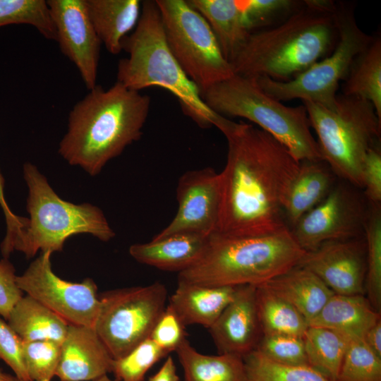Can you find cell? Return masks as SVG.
I'll return each mask as SVG.
<instances>
[{
    "label": "cell",
    "mask_w": 381,
    "mask_h": 381,
    "mask_svg": "<svg viewBox=\"0 0 381 381\" xmlns=\"http://www.w3.org/2000/svg\"><path fill=\"white\" fill-rule=\"evenodd\" d=\"M76 102L58 152L70 164L92 176L140 139L150 97L116 81L107 89L97 85Z\"/></svg>",
    "instance_id": "cell-3"
},
{
    "label": "cell",
    "mask_w": 381,
    "mask_h": 381,
    "mask_svg": "<svg viewBox=\"0 0 381 381\" xmlns=\"http://www.w3.org/2000/svg\"><path fill=\"white\" fill-rule=\"evenodd\" d=\"M213 112L257 124L284 145L298 162L322 159L303 104L284 105L266 94L255 79L234 74L201 94Z\"/></svg>",
    "instance_id": "cell-7"
},
{
    "label": "cell",
    "mask_w": 381,
    "mask_h": 381,
    "mask_svg": "<svg viewBox=\"0 0 381 381\" xmlns=\"http://www.w3.org/2000/svg\"><path fill=\"white\" fill-rule=\"evenodd\" d=\"M209 329L219 353L243 358L255 350L262 335L256 286H236L232 300Z\"/></svg>",
    "instance_id": "cell-17"
},
{
    "label": "cell",
    "mask_w": 381,
    "mask_h": 381,
    "mask_svg": "<svg viewBox=\"0 0 381 381\" xmlns=\"http://www.w3.org/2000/svg\"><path fill=\"white\" fill-rule=\"evenodd\" d=\"M302 102L317 135L321 159L338 179L362 190L365 157L381 138V119L373 104L341 93L337 95L334 109Z\"/></svg>",
    "instance_id": "cell-8"
},
{
    "label": "cell",
    "mask_w": 381,
    "mask_h": 381,
    "mask_svg": "<svg viewBox=\"0 0 381 381\" xmlns=\"http://www.w3.org/2000/svg\"><path fill=\"white\" fill-rule=\"evenodd\" d=\"M303 340L309 366L337 381L349 339L327 328L308 326Z\"/></svg>",
    "instance_id": "cell-29"
},
{
    "label": "cell",
    "mask_w": 381,
    "mask_h": 381,
    "mask_svg": "<svg viewBox=\"0 0 381 381\" xmlns=\"http://www.w3.org/2000/svg\"><path fill=\"white\" fill-rule=\"evenodd\" d=\"M337 381H381V358L363 339H350Z\"/></svg>",
    "instance_id": "cell-34"
},
{
    "label": "cell",
    "mask_w": 381,
    "mask_h": 381,
    "mask_svg": "<svg viewBox=\"0 0 381 381\" xmlns=\"http://www.w3.org/2000/svg\"><path fill=\"white\" fill-rule=\"evenodd\" d=\"M187 1L207 21L224 58L231 64L251 33L243 19L241 1Z\"/></svg>",
    "instance_id": "cell-25"
},
{
    "label": "cell",
    "mask_w": 381,
    "mask_h": 381,
    "mask_svg": "<svg viewBox=\"0 0 381 381\" xmlns=\"http://www.w3.org/2000/svg\"><path fill=\"white\" fill-rule=\"evenodd\" d=\"M184 325L168 305L156 325L150 338L169 353L175 351L186 338Z\"/></svg>",
    "instance_id": "cell-40"
},
{
    "label": "cell",
    "mask_w": 381,
    "mask_h": 381,
    "mask_svg": "<svg viewBox=\"0 0 381 381\" xmlns=\"http://www.w3.org/2000/svg\"><path fill=\"white\" fill-rule=\"evenodd\" d=\"M246 381H333L310 366L274 362L256 349L243 357Z\"/></svg>",
    "instance_id": "cell-33"
},
{
    "label": "cell",
    "mask_w": 381,
    "mask_h": 381,
    "mask_svg": "<svg viewBox=\"0 0 381 381\" xmlns=\"http://www.w3.org/2000/svg\"><path fill=\"white\" fill-rule=\"evenodd\" d=\"M256 303L262 334L303 337L308 322L289 302L264 285H259L256 286Z\"/></svg>",
    "instance_id": "cell-30"
},
{
    "label": "cell",
    "mask_w": 381,
    "mask_h": 381,
    "mask_svg": "<svg viewBox=\"0 0 381 381\" xmlns=\"http://www.w3.org/2000/svg\"><path fill=\"white\" fill-rule=\"evenodd\" d=\"M362 190L369 204H381V148L380 144L368 151L362 167Z\"/></svg>",
    "instance_id": "cell-41"
},
{
    "label": "cell",
    "mask_w": 381,
    "mask_h": 381,
    "mask_svg": "<svg viewBox=\"0 0 381 381\" xmlns=\"http://www.w3.org/2000/svg\"><path fill=\"white\" fill-rule=\"evenodd\" d=\"M183 371L184 381H246L242 356L219 353L207 355L198 351L186 338L176 349Z\"/></svg>",
    "instance_id": "cell-26"
},
{
    "label": "cell",
    "mask_w": 381,
    "mask_h": 381,
    "mask_svg": "<svg viewBox=\"0 0 381 381\" xmlns=\"http://www.w3.org/2000/svg\"><path fill=\"white\" fill-rule=\"evenodd\" d=\"M62 54L77 68L88 90L97 85L101 42L85 0H48Z\"/></svg>",
    "instance_id": "cell-15"
},
{
    "label": "cell",
    "mask_w": 381,
    "mask_h": 381,
    "mask_svg": "<svg viewBox=\"0 0 381 381\" xmlns=\"http://www.w3.org/2000/svg\"><path fill=\"white\" fill-rule=\"evenodd\" d=\"M99 298L94 328L111 357L118 359L150 338L167 307V290L155 282L108 291Z\"/></svg>",
    "instance_id": "cell-11"
},
{
    "label": "cell",
    "mask_w": 381,
    "mask_h": 381,
    "mask_svg": "<svg viewBox=\"0 0 381 381\" xmlns=\"http://www.w3.org/2000/svg\"><path fill=\"white\" fill-rule=\"evenodd\" d=\"M167 44L186 76L201 94L212 85L232 76L205 18L184 0H155Z\"/></svg>",
    "instance_id": "cell-10"
},
{
    "label": "cell",
    "mask_w": 381,
    "mask_h": 381,
    "mask_svg": "<svg viewBox=\"0 0 381 381\" xmlns=\"http://www.w3.org/2000/svg\"><path fill=\"white\" fill-rule=\"evenodd\" d=\"M261 285L292 305L308 325L334 294L318 276L298 265Z\"/></svg>",
    "instance_id": "cell-23"
},
{
    "label": "cell",
    "mask_w": 381,
    "mask_h": 381,
    "mask_svg": "<svg viewBox=\"0 0 381 381\" xmlns=\"http://www.w3.org/2000/svg\"><path fill=\"white\" fill-rule=\"evenodd\" d=\"M212 126L228 145L226 162L219 172L221 207L214 234L260 236L288 227L284 205L300 162L273 136L250 123L216 114Z\"/></svg>",
    "instance_id": "cell-1"
},
{
    "label": "cell",
    "mask_w": 381,
    "mask_h": 381,
    "mask_svg": "<svg viewBox=\"0 0 381 381\" xmlns=\"http://www.w3.org/2000/svg\"><path fill=\"white\" fill-rule=\"evenodd\" d=\"M15 375L8 374L0 370V381H19Z\"/></svg>",
    "instance_id": "cell-46"
},
{
    "label": "cell",
    "mask_w": 381,
    "mask_h": 381,
    "mask_svg": "<svg viewBox=\"0 0 381 381\" xmlns=\"http://www.w3.org/2000/svg\"><path fill=\"white\" fill-rule=\"evenodd\" d=\"M337 13L339 39L332 52L289 81L255 79L266 94L282 102L298 99L329 109L335 108L339 83L344 81L353 59L373 37L359 27L353 5L338 1Z\"/></svg>",
    "instance_id": "cell-9"
},
{
    "label": "cell",
    "mask_w": 381,
    "mask_h": 381,
    "mask_svg": "<svg viewBox=\"0 0 381 381\" xmlns=\"http://www.w3.org/2000/svg\"><path fill=\"white\" fill-rule=\"evenodd\" d=\"M13 265L8 258L0 260V315L7 321L16 304L23 296V291L17 284Z\"/></svg>",
    "instance_id": "cell-42"
},
{
    "label": "cell",
    "mask_w": 381,
    "mask_h": 381,
    "mask_svg": "<svg viewBox=\"0 0 381 381\" xmlns=\"http://www.w3.org/2000/svg\"><path fill=\"white\" fill-rule=\"evenodd\" d=\"M92 26L107 50L117 55L121 42L133 30L141 14L139 0H85Z\"/></svg>",
    "instance_id": "cell-24"
},
{
    "label": "cell",
    "mask_w": 381,
    "mask_h": 381,
    "mask_svg": "<svg viewBox=\"0 0 381 381\" xmlns=\"http://www.w3.org/2000/svg\"><path fill=\"white\" fill-rule=\"evenodd\" d=\"M8 325L24 341L52 340L62 343L68 324L46 306L26 295L12 309Z\"/></svg>",
    "instance_id": "cell-27"
},
{
    "label": "cell",
    "mask_w": 381,
    "mask_h": 381,
    "mask_svg": "<svg viewBox=\"0 0 381 381\" xmlns=\"http://www.w3.org/2000/svg\"><path fill=\"white\" fill-rule=\"evenodd\" d=\"M379 320L380 312L363 294H334L308 325L332 329L349 340L363 339Z\"/></svg>",
    "instance_id": "cell-22"
},
{
    "label": "cell",
    "mask_w": 381,
    "mask_h": 381,
    "mask_svg": "<svg viewBox=\"0 0 381 381\" xmlns=\"http://www.w3.org/2000/svg\"><path fill=\"white\" fill-rule=\"evenodd\" d=\"M209 237L196 234H176L153 238L147 243L133 244L128 251L140 263L179 273L200 259L207 248Z\"/></svg>",
    "instance_id": "cell-19"
},
{
    "label": "cell",
    "mask_w": 381,
    "mask_h": 381,
    "mask_svg": "<svg viewBox=\"0 0 381 381\" xmlns=\"http://www.w3.org/2000/svg\"><path fill=\"white\" fill-rule=\"evenodd\" d=\"M19 381H21V380H19Z\"/></svg>",
    "instance_id": "cell-48"
},
{
    "label": "cell",
    "mask_w": 381,
    "mask_h": 381,
    "mask_svg": "<svg viewBox=\"0 0 381 381\" xmlns=\"http://www.w3.org/2000/svg\"><path fill=\"white\" fill-rule=\"evenodd\" d=\"M236 288L178 280L168 305L184 326L200 325L210 328L232 300Z\"/></svg>",
    "instance_id": "cell-21"
},
{
    "label": "cell",
    "mask_w": 381,
    "mask_h": 381,
    "mask_svg": "<svg viewBox=\"0 0 381 381\" xmlns=\"http://www.w3.org/2000/svg\"><path fill=\"white\" fill-rule=\"evenodd\" d=\"M306 251L289 227L251 236L213 234L200 259L179 273V281L208 286H259L296 266Z\"/></svg>",
    "instance_id": "cell-4"
},
{
    "label": "cell",
    "mask_w": 381,
    "mask_h": 381,
    "mask_svg": "<svg viewBox=\"0 0 381 381\" xmlns=\"http://www.w3.org/2000/svg\"><path fill=\"white\" fill-rule=\"evenodd\" d=\"M61 344L52 340L23 342V357L32 381H52L56 376Z\"/></svg>",
    "instance_id": "cell-36"
},
{
    "label": "cell",
    "mask_w": 381,
    "mask_h": 381,
    "mask_svg": "<svg viewBox=\"0 0 381 381\" xmlns=\"http://www.w3.org/2000/svg\"><path fill=\"white\" fill-rule=\"evenodd\" d=\"M363 341L373 353L381 358V320L365 332Z\"/></svg>",
    "instance_id": "cell-44"
},
{
    "label": "cell",
    "mask_w": 381,
    "mask_h": 381,
    "mask_svg": "<svg viewBox=\"0 0 381 381\" xmlns=\"http://www.w3.org/2000/svg\"><path fill=\"white\" fill-rule=\"evenodd\" d=\"M337 177L322 159L300 162L284 205L286 224L291 229L308 212L329 194Z\"/></svg>",
    "instance_id": "cell-20"
},
{
    "label": "cell",
    "mask_w": 381,
    "mask_h": 381,
    "mask_svg": "<svg viewBox=\"0 0 381 381\" xmlns=\"http://www.w3.org/2000/svg\"><path fill=\"white\" fill-rule=\"evenodd\" d=\"M176 199L175 217L154 238L176 234L210 236L217 231L221 207L219 173L212 167L185 172L178 181Z\"/></svg>",
    "instance_id": "cell-14"
},
{
    "label": "cell",
    "mask_w": 381,
    "mask_h": 381,
    "mask_svg": "<svg viewBox=\"0 0 381 381\" xmlns=\"http://www.w3.org/2000/svg\"><path fill=\"white\" fill-rule=\"evenodd\" d=\"M279 364L309 366L303 337L289 334H262L255 349Z\"/></svg>",
    "instance_id": "cell-38"
},
{
    "label": "cell",
    "mask_w": 381,
    "mask_h": 381,
    "mask_svg": "<svg viewBox=\"0 0 381 381\" xmlns=\"http://www.w3.org/2000/svg\"><path fill=\"white\" fill-rule=\"evenodd\" d=\"M302 3L303 1L296 0L241 1L243 19L250 32L279 23Z\"/></svg>",
    "instance_id": "cell-37"
},
{
    "label": "cell",
    "mask_w": 381,
    "mask_h": 381,
    "mask_svg": "<svg viewBox=\"0 0 381 381\" xmlns=\"http://www.w3.org/2000/svg\"><path fill=\"white\" fill-rule=\"evenodd\" d=\"M90 381H120L114 377V379L110 378L108 375H103L100 377H98L97 379L90 380Z\"/></svg>",
    "instance_id": "cell-47"
},
{
    "label": "cell",
    "mask_w": 381,
    "mask_h": 381,
    "mask_svg": "<svg viewBox=\"0 0 381 381\" xmlns=\"http://www.w3.org/2000/svg\"><path fill=\"white\" fill-rule=\"evenodd\" d=\"M121 47L128 56L118 63L117 82L138 92L153 86L166 89L200 128L212 126L216 113L204 103L199 90L172 54L155 1H142L140 19L133 32L122 40Z\"/></svg>",
    "instance_id": "cell-5"
},
{
    "label": "cell",
    "mask_w": 381,
    "mask_h": 381,
    "mask_svg": "<svg viewBox=\"0 0 381 381\" xmlns=\"http://www.w3.org/2000/svg\"><path fill=\"white\" fill-rule=\"evenodd\" d=\"M148 381H179L174 361L169 356L159 370L149 377Z\"/></svg>",
    "instance_id": "cell-45"
},
{
    "label": "cell",
    "mask_w": 381,
    "mask_h": 381,
    "mask_svg": "<svg viewBox=\"0 0 381 381\" xmlns=\"http://www.w3.org/2000/svg\"><path fill=\"white\" fill-rule=\"evenodd\" d=\"M5 321L0 319V360L11 368L18 380L32 381L23 361V341Z\"/></svg>",
    "instance_id": "cell-39"
},
{
    "label": "cell",
    "mask_w": 381,
    "mask_h": 381,
    "mask_svg": "<svg viewBox=\"0 0 381 381\" xmlns=\"http://www.w3.org/2000/svg\"><path fill=\"white\" fill-rule=\"evenodd\" d=\"M337 2L305 0L279 23L253 32L231 62L234 74L289 81L334 50Z\"/></svg>",
    "instance_id": "cell-2"
},
{
    "label": "cell",
    "mask_w": 381,
    "mask_h": 381,
    "mask_svg": "<svg viewBox=\"0 0 381 381\" xmlns=\"http://www.w3.org/2000/svg\"><path fill=\"white\" fill-rule=\"evenodd\" d=\"M114 358L94 327L68 325L56 376L60 381H90L111 373Z\"/></svg>",
    "instance_id": "cell-18"
},
{
    "label": "cell",
    "mask_w": 381,
    "mask_h": 381,
    "mask_svg": "<svg viewBox=\"0 0 381 381\" xmlns=\"http://www.w3.org/2000/svg\"><path fill=\"white\" fill-rule=\"evenodd\" d=\"M12 24L33 26L44 37L56 41V30L45 0H0V28Z\"/></svg>",
    "instance_id": "cell-32"
},
{
    "label": "cell",
    "mask_w": 381,
    "mask_h": 381,
    "mask_svg": "<svg viewBox=\"0 0 381 381\" xmlns=\"http://www.w3.org/2000/svg\"><path fill=\"white\" fill-rule=\"evenodd\" d=\"M341 94L365 99L381 119V37L373 35L355 57L341 85Z\"/></svg>",
    "instance_id": "cell-28"
},
{
    "label": "cell",
    "mask_w": 381,
    "mask_h": 381,
    "mask_svg": "<svg viewBox=\"0 0 381 381\" xmlns=\"http://www.w3.org/2000/svg\"><path fill=\"white\" fill-rule=\"evenodd\" d=\"M23 171L28 188L26 210L30 217L14 241L13 251L22 252L30 258L39 250L62 251L66 241L77 234H89L104 242L115 236L99 207L63 200L30 162L23 164Z\"/></svg>",
    "instance_id": "cell-6"
},
{
    "label": "cell",
    "mask_w": 381,
    "mask_h": 381,
    "mask_svg": "<svg viewBox=\"0 0 381 381\" xmlns=\"http://www.w3.org/2000/svg\"><path fill=\"white\" fill-rule=\"evenodd\" d=\"M369 205L363 190L337 179L327 197L290 229L306 252L324 243L364 236Z\"/></svg>",
    "instance_id": "cell-12"
},
{
    "label": "cell",
    "mask_w": 381,
    "mask_h": 381,
    "mask_svg": "<svg viewBox=\"0 0 381 381\" xmlns=\"http://www.w3.org/2000/svg\"><path fill=\"white\" fill-rule=\"evenodd\" d=\"M298 265L318 276L334 294L365 293L366 245L364 236L331 241L306 252Z\"/></svg>",
    "instance_id": "cell-16"
},
{
    "label": "cell",
    "mask_w": 381,
    "mask_h": 381,
    "mask_svg": "<svg viewBox=\"0 0 381 381\" xmlns=\"http://www.w3.org/2000/svg\"><path fill=\"white\" fill-rule=\"evenodd\" d=\"M4 186V179L0 171V207L4 214L6 224V232L4 237L6 239H11L23 228L25 217L16 215L10 209L5 198Z\"/></svg>",
    "instance_id": "cell-43"
},
{
    "label": "cell",
    "mask_w": 381,
    "mask_h": 381,
    "mask_svg": "<svg viewBox=\"0 0 381 381\" xmlns=\"http://www.w3.org/2000/svg\"><path fill=\"white\" fill-rule=\"evenodd\" d=\"M50 252H43L17 276L19 288L68 325L94 327L99 309L97 286L91 278L75 283L52 270Z\"/></svg>",
    "instance_id": "cell-13"
},
{
    "label": "cell",
    "mask_w": 381,
    "mask_h": 381,
    "mask_svg": "<svg viewBox=\"0 0 381 381\" xmlns=\"http://www.w3.org/2000/svg\"><path fill=\"white\" fill-rule=\"evenodd\" d=\"M365 223L366 273L365 291L377 311L381 310V204H369Z\"/></svg>",
    "instance_id": "cell-31"
},
{
    "label": "cell",
    "mask_w": 381,
    "mask_h": 381,
    "mask_svg": "<svg viewBox=\"0 0 381 381\" xmlns=\"http://www.w3.org/2000/svg\"><path fill=\"white\" fill-rule=\"evenodd\" d=\"M168 354L148 338L126 356L114 359L111 373L120 381H144L147 371Z\"/></svg>",
    "instance_id": "cell-35"
}]
</instances>
